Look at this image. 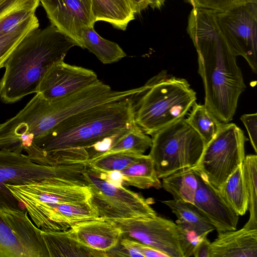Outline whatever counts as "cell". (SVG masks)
I'll use <instances>...</instances> for the list:
<instances>
[{
  "label": "cell",
  "mask_w": 257,
  "mask_h": 257,
  "mask_svg": "<svg viewBox=\"0 0 257 257\" xmlns=\"http://www.w3.org/2000/svg\"><path fill=\"white\" fill-rule=\"evenodd\" d=\"M187 30L198 55V73L205 91L204 104L222 123H228L246 88L237 56L219 28L215 12L193 7Z\"/></svg>",
  "instance_id": "obj_1"
},
{
  "label": "cell",
  "mask_w": 257,
  "mask_h": 257,
  "mask_svg": "<svg viewBox=\"0 0 257 257\" xmlns=\"http://www.w3.org/2000/svg\"><path fill=\"white\" fill-rule=\"evenodd\" d=\"M133 97L72 115L35 139L34 144L53 165L87 163L88 149L108 137L128 131L137 125Z\"/></svg>",
  "instance_id": "obj_2"
},
{
  "label": "cell",
  "mask_w": 257,
  "mask_h": 257,
  "mask_svg": "<svg viewBox=\"0 0 257 257\" xmlns=\"http://www.w3.org/2000/svg\"><path fill=\"white\" fill-rule=\"evenodd\" d=\"M78 45L51 24L31 31L12 51L4 67L0 80V97L6 103L16 102L24 96L37 93L47 70L64 61L71 48Z\"/></svg>",
  "instance_id": "obj_3"
},
{
  "label": "cell",
  "mask_w": 257,
  "mask_h": 257,
  "mask_svg": "<svg viewBox=\"0 0 257 257\" xmlns=\"http://www.w3.org/2000/svg\"><path fill=\"white\" fill-rule=\"evenodd\" d=\"M134 98L136 123L150 135L184 118L197 99L187 80L165 70L148 80Z\"/></svg>",
  "instance_id": "obj_4"
},
{
  "label": "cell",
  "mask_w": 257,
  "mask_h": 257,
  "mask_svg": "<svg viewBox=\"0 0 257 257\" xmlns=\"http://www.w3.org/2000/svg\"><path fill=\"white\" fill-rule=\"evenodd\" d=\"M152 136L149 155L160 179L180 170L195 167L205 146L201 137L184 118Z\"/></svg>",
  "instance_id": "obj_5"
},
{
  "label": "cell",
  "mask_w": 257,
  "mask_h": 257,
  "mask_svg": "<svg viewBox=\"0 0 257 257\" xmlns=\"http://www.w3.org/2000/svg\"><path fill=\"white\" fill-rule=\"evenodd\" d=\"M84 163L43 165L33 162L22 153L0 150V209H21L20 203L6 184L20 185L50 177L84 182Z\"/></svg>",
  "instance_id": "obj_6"
},
{
  "label": "cell",
  "mask_w": 257,
  "mask_h": 257,
  "mask_svg": "<svg viewBox=\"0 0 257 257\" xmlns=\"http://www.w3.org/2000/svg\"><path fill=\"white\" fill-rule=\"evenodd\" d=\"M108 220L120 229L122 237L152 246L169 257L191 256L197 241L177 223L158 215Z\"/></svg>",
  "instance_id": "obj_7"
},
{
  "label": "cell",
  "mask_w": 257,
  "mask_h": 257,
  "mask_svg": "<svg viewBox=\"0 0 257 257\" xmlns=\"http://www.w3.org/2000/svg\"><path fill=\"white\" fill-rule=\"evenodd\" d=\"M243 132L233 123H223L219 131L204 147L193 168L216 190H219L245 158Z\"/></svg>",
  "instance_id": "obj_8"
},
{
  "label": "cell",
  "mask_w": 257,
  "mask_h": 257,
  "mask_svg": "<svg viewBox=\"0 0 257 257\" xmlns=\"http://www.w3.org/2000/svg\"><path fill=\"white\" fill-rule=\"evenodd\" d=\"M84 175L91 193L89 202L99 217L115 219L157 215L150 200L122 185L108 182L88 165Z\"/></svg>",
  "instance_id": "obj_9"
},
{
  "label": "cell",
  "mask_w": 257,
  "mask_h": 257,
  "mask_svg": "<svg viewBox=\"0 0 257 257\" xmlns=\"http://www.w3.org/2000/svg\"><path fill=\"white\" fill-rule=\"evenodd\" d=\"M219 28L233 52L243 57L257 72V2L215 12Z\"/></svg>",
  "instance_id": "obj_10"
},
{
  "label": "cell",
  "mask_w": 257,
  "mask_h": 257,
  "mask_svg": "<svg viewBox=\"0 0 257 257\" xmlns=\"http://www.w3.org/2000/svg\"><path fill=\"white\" fill-rule=\"evenodd\" d=\"M22 205L26 203H81L88 202L90 189L85 184L61 177H50L20 185L6 184Z\"/></svg>",
  "instance_id": "obj_11"
},
{
  "label": "cell",
  "mask_w": 257,
  "mask_h": 257,
  "mask_svg": "<svg viewBox=\"0 0 257 257\" xmlns=\"http://www.w3.org/2000/svg\"><path fill=\"white\" fill-rule=\"evenodd\" d=\"M31 219L39 228L45 231L67 230L75 223L99 217L89 202L81 203L23 204Z\"/></svg>",
  "instance_id": "obj_12"
},
{
  "label": "cell",
  "mask_w": 257,
  "mask_h": 257,
  "mask_svg": "<svg viewBox=\"0 0 257 257\" xmlns=\"http://www.w3.org/2000/svg\"><path fill=\"white\" fill-rule=\"evenodd\" d=\"M99 80L93 71L62 61L55 63L47 70L39 84L37 93L47 100H56Z\"/></svg>",
  "instance_id": "obj_13"
},
{
  "label": "cell",
  "mask_w": 257,
  "mask_h": 257,
  "mask_svg": "<svg viewBox=\"0 0 257 257\" xmlns=\"http://www.w3.org/2000/svg\"><path fill=\"white\" fill-rule=\"evenodd\" d=\"M51 24L80 47L81 31L94 27L91 0H40Z\"/></svg>",
  "instance_id": "obj_14"
},
{
  "label": "cell",
  "mask_w": 257,
  "mask_h": 257,
  "mask_svg": "<svg viewBox=\"0 0 257 257\" xmlns=\"http://www.w3.org/2000/svg\"><path fill=\"white\" fill-rule=\"evenodd\" d=\"M194 170L198 180V187L193 204L217 232L236 229L239 215L225 201L219 191L200 173Z\"/></svg>",
  "instance_id": "obj_15"
},
{
  "label": "cell",
  "mask_w": 257,
  "mask_h": 257,
  "mask_svg": "<svg viewBox=\"0 0 257 257\" xmlns=\"http://www.w3.org/2000/svg\"><path fill=\"white\" fill-rule=\"evenodd\" d=\"M0 217L11 228L25 257H49L41 229L32 221L26 209H2Z\"/></svg>",
  "instance_id": "obj_16"
},
{
  "label": "cell",
  "mask_w": 257,
  "mask_h": 257,
  "mask_svg": "<svg viewBox=\"0 0 257 257\" xmlns=\"http://www.w3.org/2000/svg\"><path fill=\"white\" fill-rule=\"evenodd\" d=\"M70 229L86 246L106 252L122 237L121 230L113 222L99 217L78 222Z\"/></svg>",
  "instance_id": "obj_17"
},
{
  "label": "cell",
  "mask_w": 257,
  "mask_h": 257,
  "mask_svg": "<svg viewBox=\"0 0 257 257\" xmlns=\"http://www.w3.org/2000/svg\"><path fill=\"white\" fill-rule=\"evenodd\" d=\"M210 243L209 257H257V229L217 232Z\"/></svg>",
  "instance_id": "obj_18"
},
{
  "label": "cell",
  "mask_w": 257,
  "mask_h": 257,
  "mask_svg": "<svg viewBox=\"0 0 257 257\" xmlns=\"http://www.w3.org/2000/svg\"><path fill=\"white\" fill-rule=\"evenodd\" d=\"M41 234L49 257H107L106 252L99 251L81 242L69 228L62 231H45Z\"/></svg>",
  "instance_id": "obj_19"
},
{
  "label": "cell",
  "mask_w": 257,
  "mask_h": 257,
  "mask_svg": "<svg viewBox=\"0 0 257 257\" xmlns=\"http://www.w3.org/2000/svg\"><path fill=\"white\" fill-rule=\"evenodd\" d=\"M177 218V223L196 241L215 230V227L193 204L174 199L163 200Z\"/></svg>",
  "instance_id": "obj_20"
},
{
  "label": "cell",
  "mask_w": 257,
  "mask_h": 257,
  "mask_svg": "<svg viewBox=\"0 0 257 257\" xmlns=\"http://www.w3.org/2000/svg\"><path fill=\"white\" fill-rule=\"evenodd\" d=\"M95 22L104 21L125 30L135 13L127 0H91Z\"/></svg>",
  "instance_id": "obj_21"
},
{
  "label": "cell",
  "mask_w": 257,
  "mask_h": 257,
  "mask_svg": "<svg viewBox=\"0 0 257 257\" xmlns=\"http://www.w3.org/2000/svg\"><path fill=\"white\" fill-rule=\"evenodd\" d=\"M40 0H5L0 4V37L35 14Z\"/></svg>",
  "instance_id": "obj_22"
},
{
  "label": "cell",
  "mask_w": 257,
  "mask_h": 257,
  "mask_svg": "<svg viewBox=\"0 0 257 257\" xmlns=\"http://www.w3.org/2000/svg\"><path fill=\"white\" fill-rule=\"evenodd\" d=\"M119 172L122 183L126 185L142 189L162 188L161 181L149 155L143 154L137 162Z\"/></svg>",
  "instance_id": "obj_23"
},
{
  "label": "cell",
  "mask_w": 257,
  "mask_h": 257,
  "mask_svg": "<svg viewBox=\"0 0 257 257\" xmlns=\"http://www.w3.org/2000/svg\"><path fill=\"white\" fill-rule=\"evenodd\" d=\"M79 42L80 47L87 49L105 64L116 62L126 56L117 44L101 37L93 27L81 31Z\"/></svg>",
  "instance_id": "obj_24"
},
{
  "label": "cell",
  "mask_w": 257,
  "mask_h": 257,
  "mask_svg": "<svg viewBox=\"0 0 257 257\" xmlns=\"http://www.w3.org/2000/svg\"><path fill=\"white\" fill-rule=\"evenodd\" d=\"M162 187L174 200L193 203L198 187V180L193 168L178 171L162 178Z\"/></svg>",
  "instance_id": "obj_25"
},
{
  "label": "cell",
  "mask_w": 257,
  "mask_h": 257,
  "mask_svg": "<svg viewBox=\"0 0 257 257\" xmlns=\"http://www.w3.org/2000/svg\"><path fill=\"white\" fill-rule=\"evenodd\" d=\"M219 191L225 201L239 216L246 213L248 198L241 165L230 175Z\"/></svg>",
  "instance_id": "obj_26"
},
{
  "label": "cell",
  "mask_w": 257,
  "mask_h": 257,
  "mask_svg": "<svg viewBox=\"0 0 257 257\" xmlns=\"http://www.w3.org/2000/svg\"><path fill=\"white\" fill-rule=\"evenodd\" d=\"M244 182L248 198L249 217L244 226L257 229V156L248 155L241 164Z\"/></svg>",
  "instance_id": "obj_27"
},
{
  "label": "cell",
  "mask_w": 257,
  "mask_h": 257,
  "mask_svg": "<svg viewBox=\"0 0 257 257\" xmlns=\"http://www.w3.org/2000/svg\"><path fill=\"white\" fill-rule=\"evenodd\" d=\"M192 107L188 117L185 119L201 137L206 145L217 133L223 123L204 104H199L195 102Z\"/></svg>",
  "instance_id": "obj_28"
},
{
  "label": "cell",
  "mask_w": 257,
  "mask_h": 257,
  "mask_svg": "<svg viewBox=\"0 0 257 257\" xmlns=\"http://www.w3.org/2000/svg\"><path fill=\"white\" fill-rule=\"evenodd\" d=\"M143 154L132 151L116 152L90 160L87 165L101 173L119 172L137 162Z\"/></svg>",
  "instance_id": "obj_29"
},
{
  "label": "cell",
  "mask_w": 257,
  "mask_h": 257,
  "mask_svg": "<svg viewBox=\"0 0 257 257\" xmlns=\"http://www.w3.org/2000/svg\"><path fill=\"white\" fill-rule=\"evenodd\" d=\"M152 144V138L136 125L120 137L107 151L98 157L123 151H132L143 154L151 148Z\"/></svg>",
  "instance_id": "obj_30"
},
{
  "label": "cell",
  "mask_w": 257,
  "mask_h": 257,
  "mask_svg": "<svg viewBox=\"0 0 257 257\" xmlns=\"http://www.w3.org/2000/svg\"><path fill=\"white\" fill-rule=\"evenodd\" d=\"M39 26L38 20L34 15L17 29L0 37V69L17 45L32 30Z\"/></svg>",
  "instance_id": "obj_31"
},
{
  "label": "cell",
  "mask_w": 257,
  "mask_h": 257,
  "mask_svg": "<svg viewBox=\"0 0 257 257\" xmlns=\"http://www.w3.org/2000/svg\"><path fill=\"white\" fill-rule=\"evenodd\" d=\"M0 257H25L23 249L11 228L1 217Z\"/></svg>",
  "instance_id": "obj_32"
},
{
  "label": "cell",
  "mask_w": 257,
  "mask_h": 257,
  "mask_svg": "<svg viewBox=\"0 0 257 257\" xmlns=\"http://www.w3.org/2000/svg\"><path fill=\"white\" fill-rule=\"evenodd\" d=\"M194 8L210 10L216 12L228 11L257 0H185Z\"/></svg>",
  "instance_id": "obj_33"
},
{
  "label": "cell",
  "mask_w": 257,
  "mask_h": 257,
  "mask_svg": "<svg viewBox=\"0 0 257 257\" xmlns=\"http://www.w3.org/2000/svg\"><path fill=\"white\" fill-rule=\"evenodd\" d=\"M240 120L247 130L251 146L257 153V114H245L241 116Z\"/></svg>",
  "instance_id": "obj_34"
},
{
  "label": "cell",
  "mask_w": 257,
  "mask_h": 257,
  "mask_svg": "<svg viewBox=\"0 0 257 257\" xmlns=\"http://www.w3.org/2000/svg\"><path fill=\"white\" fill-rule=\"evenodd\" d=\"M127 240L130 245L142 257H169L162 251L138 241L130 238H127Z\"/></svg>",
  "instance_id": "obj_35"
},
{
  "label": "cell",
  "mask_w": 257,
  "mask_h": 257,
  "mask_svg": "<svg viewBox=\"0 0 257 257\" xmlns=\"http://www.w3.org/2000/svg\"><path fill=\"white\" fill-rule=\"evenodd\" d=\"M211 242L207 236L199 239L195 244L192 256L195 257H209Z\"/></svg>",
  "instance_id": "obj_36"
},
{
  "label": "cell",
  "mask_w": 257,
  "mask_h": 257,
  "mask_svg": "<svg viewBox=\"0 0 257 257\" xmlns=\"http://www.w3.org/2000/svg\"><path fill=\"white\" fill-rule=\"evenodd\" d=\"M135 14L140 13L149 6L147 0H127Z\"/></svg>",
  "instance_id": "obj_37"
},
{
  "label": "cell",
  "mask_w": 257,
  "mask_h": 257,
  "mask_svg": "<svg viewBox=\"0 0 257 257\" xmlns=\"http://www.w3.org/2000/svg\"><path fill=\"white\" fill-rule=\"evenodd\" d=\"M149 5L153 9H160L164 5L165 0H147Z\"/></svg>",
  "instance_id": "obj_38"
},
{
  "label": "cell",
  "mask_w": 257,
  "mask_h": 257,
  "mask_svg": "<svg viewBox=\"0 0 257 257\" xmlns=\"http://www.w3.org/2000/svg\"><path fill=\"white\" fill-rule=\"evenodd\" d=\"M5 0H0V4Z\"/></svg>",
  "instance_id": "obj_39"
}]
</instances>
